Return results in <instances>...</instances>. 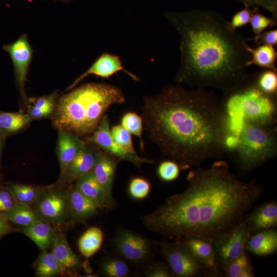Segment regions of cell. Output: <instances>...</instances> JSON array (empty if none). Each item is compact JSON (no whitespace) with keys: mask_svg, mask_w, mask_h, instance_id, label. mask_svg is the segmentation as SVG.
<instances>
[{"mask_svg":"<svg viewBox=\"0 0 277 277\" xmlns=\"http://www.w3.org/2000/svg\"><path fill=\"white\" fill-rule=\"evenodd\" d=\"M7 187L17 203L31 206L36 201L41 187L19 183L9 184Z\"/></svg>","mask_w":277,"mask_h":277,"instance_id":"cell-29","label":"cell"},{"mask_svg":"<svg viewBox=\"0 0 277 277\" xmlns=\"http://www.w3.org/2000/svg\"><path fill=\"white\" fill-rule=\"evenodd\" d=\"M17 203L8 187H0V214H5Z\"/></svg>","mask_w":277,"mask_h":277,"instance_id":"cell-40","label":"cell"},{"mask_svg":"<svg viewBox=\"0 0 277 277\" xmlns=\"http://www.w3.org/2000/svg\"><path fill=\"white\" fill-rule=\"evenodd\" d=\"M254 276V270L251 265L242 270L238 277H253Z\"/></svg>","mask_w":277,"mask_h":277,"instance_id":"cell-45","label":"cell"},{"mask_svg":"<svg viewBox=\"0 0 277 277\" xmlns=\"http://www.w3.org/2000/svg\"><path fill=\"white\" fill-rule=\"evenodd\" d=\"M56 1H60V2H66V3H68V2H72V1L73 0H55Z\"/></svg>","mask_w":277,"mask_h":277,"instance_id":"cell-48","label":"cell"},{"mask_svg":"<svg viewBox=\"0 0 277 277\" xmlns=\"http://www.w3.org/2000/svg\"><path fill=\"white\" fill-rule=\"evenodd\" d=\"M101 150L95 144L85 142V144L67 168L59 182L66 186L73 184L76 180L92 170L96 157Z\"/></svg>","mask_w":277,"mask_h":277,"instance_id":"cell-14","label":"cell"},{"mask_svg":"<svg viewBox=\"0 0 277 277\" xmlns=\"http://www.w3.org/2000/svg\"><path fill=\"white\" fill-rule=\"evenodd\" d=\"M121 71H123L133 80L140 81L138 76L125 69L118 56L107 52L103 53L85 72L73 82L66 90L75 88L81 81L89 75L92 74L102 78H108Z\"/></svg>","mask_w":277,"mask_h":277,"instance_id":"cell-13","label":"cell"},{"mask_svg":"<svg viewBox=\"0 0 277 277\" xmlns=\"http://www.w3.org/2000/svg\"><path fill=\"white\" fill-rule=\"evenodd\" d=\"M86 142L93 143L103 151L120 161H126L132 163L138 168L144 164H151L154 161L139 156L122 148L113 139L110 131V120L104 114L96 129L86 138Z\"/></svg>","mask_w":277,"mask_h":277,"instance_id":"cell-11","label":"cell"},{"mask_svg":"<svg viewBox=\"0 0 277 277\" xmlns=\"http://www.w3.org/2000/svg\"><path fill=\"white\" fill-rule=\"evenodd\" d=\"M180 168L177 163L172 160L162 162L157 167L159 177L165 182H171L176 180L180 173Z\"/></svg>","mask_w":277,"mask_h":277,"instance_id":"cell-38","label":"cell"},{"mask_svg":"<svg viewBox=\"0 0 277 277\" xmlns=\"http://www.w3.org/2000/svg\"><path fill=\"white\" fill-rule=\"evenodd\" d=\"M141 116L152 142L182 170L222 159L227 152L228 118L216 96L206 88L168 85L144 97Z\"/></svg>","mask_w":277,"mask_h":277,"instance_id":"cell-2","label":"cell"},{"mask_svg":"<svg viewBox=\"0 0 277 277\" xmlns=\"http://www.w3.org/2000/svg\"><path fill=\"white\" fill-rule=\"evenodd\" d=\"M232 140L229 151L238 171L250 173L276 156V124L243 122Z\"/></svg>","mask_w":277,"mask_h":277,"instance_id":"cell-5","label":"cell"},{"mask_svg":"<svg viewBox=\"0 0 277 277\" xmlns=\"http://www.w3.org/2000/svg\"><path fill=\"white\" fill-rule=\"evenodd\" d=\"M36 274L39 277L55 276L63 274L62 269L52 253L42 251L35 265Z\"/></svg>","mask_w":277,"mask_h":277,"instance_id":"cell-28","label":"cell"},{"mask_svg":"<svg viewBox=\"0 0 277 277\" xmlns=\"http://www.w3.org/2000/svg\"><path fill=\"white\" fill-rule=\"evenodd\" d=\"M162 256L175 277H215L180 241L164 240L160 243Z\"/></svg>","mask_w":277,"mask_h":277,"instance_id":"cell-8","label":"cell"},{"mask_svg":"<svg viewBox=\"0 0 277 277\" xmlns=\"http://www.w3.org/2000/svg\"><path fill=\"white\" fill-rule=\"evenodd\" d=\"M3 50L8 53L12 62L16 86L21 98L27 101L25 85L31 64L33 50L26 34H22L13 43L5 44Z\"/></svg>","mask_w":277,"mask_h":277,"instance_id":"cell-12","label":"cell"},{"mask_svg":"<svg viewBox=\"0 0 277 277\" xmlns=\"http://www.w3.org/2000/svg\"><path fill=\"white\" fill-rule=\"evenodd\" d=\"M246 251L259 256L272 254L277 250V231L275 229L251 234L246 245Z\"/></svg>","mask_w":277,"mask_h":277,"instance_id":"cell-22","label":"cell"},{"mask_svg":"<svg viewBox=\"0 0 277 277\" xmlns=\"http://www.w3.org/2000/svg\"><path fill=\"white\" fill-rule=\"evenodd\" d=\"M4 214L11 223L21 229L42 219L32 206L20 203H17Z\"/></svg>","mask_w":277,"mask_h":277,"instance_id":"cell-25","label":"cell"},{"mask_svg":"<svg viewBox=\"0 0 277 277\" xmlns=\"http://www.w3.org/2000/svg\"><path fill=\"white\" fill-rule=\"evenodd\" d=\"M253 5L260 6L270 12L276 18L277 0H252Z\"/></svg>","mask_w":277,"mask_h":277,"instance_id":"cell-43","label":"cell"},{"mask_svg":"<svg viewBox=\"0 0 277 277\" xmlns=\"http://www.w3.org/2000/svg\"><path fill=\"white\" fill-rule=\"evenodd\" d=\"M56 153L60 166V177L80 153L85 144L80 136L64 130L58 129Z\"/></svg>","mask_w":277,"mask_h":277,"instance_id":"cell-17","label":"cell"},{"mask_svg":"<svg viewBox=\"0 0 277 277\" xmlns=\"http://www.w3.org/2000/svg\"><path fill=\"white\" fill-rule=\"evenodd\" d=\"M250 235L259 231L275 229L277 226V203L266 202L258 206L243 220Z\"/></svg>","mask_w":277,"mask_h":277,"instance_id":"cell-16","label":"cell"},{"mask_svg":"<svg viewBox=\"0 0 277 277\" xmlns=\"http://www.w3.org/2000/svg\"><path fill=\"white\" fill-rule=\"evenodd\" d=\"M51 253L61 267L63 273L76 271L82 267L81 261L70 248L64 234L57 233L51 247Z\"/></svg>","mask_w":277,"mask_h":277,"instance_id":"cell-20","label":"cell"},{"mask_svg":"<svg viewBox=\"0 0 277 277\" xmlns=\"http://www.w3.org/2000/svg\"><path fill=\"white\" fill-rule=\"evenodd\" d=\"M101 272L106 277H125L128 276L129 270L127 264L122 260L107 258L101 263Z\"/></svg>","mask_w":277,"mask_h":277,"instance_id":"cell-30","label":"cell"},{"mask_svg":"<svg viewBox=\"0 0 277 277\" xmlns=\"http://www.w3.org/2000/svg\"><path fill=\"white\" fill-rule=\"evenodd\" d=\"M103 240V233L101 229L91 227L88 229L80 237L78 246L83 256L89 258L93 255L101 247Z\"/></svg>","mask_w":277,"mask_h":277,"instance_id":"cell-27","label":"cell"},{"mask_svg":"<svg viewBox=\"0 0 277 277\" xmlns=\"http://www.w3.org/2000/svg\"><path fill=\"white\" fill-rule=\"evenodd\" d=\"M119 161L115 157L101 150L92 169L95 177L106 193L110 209L113 208L115 205L112 190L116 169Z\"/></svg>","mask_w":277,"mask_h":277,"instance_id":"cell-15","label":"cell"},{"mask_svg":"<svg viewBox=\"0 0 277 277\" xmlns=\"http://www.w3.org/2000/svg\"><path fill=\"white\" fill-rule=\"evenodd\" d=\"M56 103H52L39 109H36L29 106L28 114L33 120H41L47 118L53 115Z\"/></svg>","mask_w":277,"mask_h":277,"instance_id":"cell-41","label":"cell"},{"mask_svg":"<svg viewBox=\"0 0 277 277\" xmlns=\"http://www.w3.org/2000/svg\"><path fill=\"white\" fill-rule=\"evenodd\" d=\"M59 96L52 115L53 124L80 136L91 134L105 111L125 102L118 87L104 83H90L73 88Z\"/></svg>","mask_w":277,"mask_h":277,"instance_id":"cell-4","label":"cell"},{"mask_svg":"<svg viewBox=\"0 0 277 277\" xmlns=\"http://www.w3.org/2000/svg\"><path fill=\"white\" fill-rule=\"evenodd\" d=\"M175 240L182 242L200 262L214 274L215 277L222 276L217 265L212 241L197 237Z\"/></svg>","mask_w":277,"mask_h":277,"instance_id":"cell-18","label":"cell"},{"mask_svg":"<svg viewBox=\"0 0 277 277\" xmlns=\"http://www.w3.org/2000/svg\"><path fill=\"white\" fill-rule=\"evenodd\" d=\"M180 36L178 84L213 88L227 93L248 78L251 58L245 38L231 30L222 15L210 10L166 12Z\"/></svg>","mask_w":277,"mask_h":277,"instance_id":"cell-3","label":"cell"},{"mask_svg":"<svg viewBox=\"0 0 277 277\" xmlns=\"http://www.w3.org/2000/svg\"><path fill=\"white\" fill-rule=\"evenodd\" d=\"M73 184L101 209H110L106 193L92 170L78 178Z\"/></svg>","mask_w":277,"mask_h":277,"instance_id":"cell-23","label":"cell"},{"mask_svg":"<svg viewBox=\"0 0 277 277\" xmlns=\"http://www.w3.org/2000/svg\"><path fill=\"white\" fill-rule=\"evenodd\" d=\"M120 125L139 138L141 148L143 150L144 147L142 139L144 126L142 116L134 112H126L122 116Z\"/></svg>","mask_w":277,"mask_h":277,"instance_id":"cell-31","label":"cell"},{"mask_svg":"<svg viewBox=\"0 0 277 277\" xmlns=\"http://www.w3.org/2000/svg\"><path fill=\"white\" fill-rule=\"evenodd\" d=\"M247 49L251 54V58L247 64L248 67L252 65H255L262 68L277 71L275 63L277 52L274 48V46L260 45L256 48L253 49L248 45Z\"/></svg>","mask_w":277,"mask_h":277,"instance_id":"cell-26","label":"cell"},{"mask_svg":"<svg viewBox=\"0 0 277 277\" xmlns=\"http://www.w3.org/2000/svg\"><path fill=\"white\" fill-rule=\"evenodd\" d=\"M252 39L258 45L264 44L276 45L277 44V30L263 31L258 36L254 37Z\"/></svg>","mask_w":277,"mask_h":277,"instance_id":"cell-42","label":"cell"},{"mask_svg":"<svg viewBox=\"0 0 277 277\" xmlns=\"http://www.w3.org/2000/svg\"><path fill=\"white\" fill-rule=\"evenodd\" d=\"M32 121L28 113L22 111L0 110V136L6 138L17 134L27 129Z\"/></svg>","mask_w":277,"mask_h":277,"instance_id":"cell-24","label":"cell"},{"mask_svg":"<svg viewBox=\"0 0 277 277\" xmlns=\"http://www.w3.org/2000/svg\"><path fill=\"white\" fill-rule=\"evenodd\" d=\"M249 23L255 34L254 37L258 36L267 28L272 27L276 25L275 18H271L261 14L257 7L254 8Z\"/></svg>","mask_w":277,"mask_h":277,"instance_id":"cell-34","label":"cell"},{"mask_svg":"<svg viewBox=\"0 0 277 277\" xmlns=\"http://www.w3.org/2000/svg\"><path fill=\"white\" fill-rule=\"evenodd\" d=\"M5 139L6 138L0 136V160Z\"/></svg>","mask_w":277,"mask_h":277,"instance_id":"cell-46","label":"cell"},{"mask_svg":"<svg viewBox=\"0 0 277 277\" xmlns=\"http://www.w3.org/2000/svg\"><path fill=\"white\" fill-rule=\"evenodd\" d=\"M150 189L149 182L141 177L132 179L128 186L130 196L136 200H143L146 198L149 194Z\"/></svg>","mask_w":277,"mask_h":277,"instance_id":"cell-36","label":"cell"},{"mask_svg":"<svg viewBox=\"0 0 277 277\" xmlns=\"http://www.w3.org/2000/svg\"><path fill=\"white\" fill-rule=\"evenodd\" d=\"M241 1L244 3V4H247L249 6L253 5L252 0H241Z\"/></svg>","mask_w":277,"mask_h":277,"instance_id":"cell-47","label":"cell"},{"mask_svg":"<svg viewBox=\"0 0 277 277\" xmlns=\"http://www.w3.org/2000/svg\"><path fill=\"white\" fill-rule=\"evenodd\" d=\"M244 9L237 12L232 17L230 22H228L229 28L232 31H236L238 28L242 27L249 23L254 9L251 10L249 5L244 4Z\"/></svg>","mask_w":277,"mask_h":277,"instance_id":"cell-39","label":"cell"},{"mask_svg":"<svg viewBox=\"0 0 277 277\" xmlns=\"http://www.w3.org/2000/svg\"><path fill=\"white\" fill-rule=\"evenodd\" d=\"M68 192L71 222H84L101 209L96 203L84 195L74 184L68 186Z\"/></svg>","mask_w":277,"mask_h":277,"instance_id":"cell-19","label":"cell"},{"mask_svg":"<svg viewBox=\"0 0 277 277\" xmlns=\"http://www.w3.org/2000/svg\"><path fill=\"white\" fill-rule=\"evenodd\" d=\"M143 273L147 277H175L166 262L153 260L143 266Z\"/></svg>","mask_w":277,"mask_h":277,"instance_id":"cell-37","label":"cell"},{"mask_svg":"<svg viewBox=\"0 0 277 277\" xmlns=\"http://www.w3.org/2000/svg\"><path fill=\"white\" fill-rule=\"evenodd\" d=\"M117 254L136 265L144 266L153 260L154 243L147 237L127 229L120 230L114 240Z\"/></svg>","mask_w":277,"mask_h":277,"instance_id":"cell-9","label":"cell"},{"mask_svg":"<svg viewBox=\"0 0 277 277\" xmlns=\"http://www.w3.org/2000/svg\"><path fill=\"white\" fill-rule=\"evenodd\" d=\"M254 80L258 87L264 93L269 95H276V71L268 69L255 76Z\"/></svg>","mask_w":277,"mask_h":277,"instance_id":"cell-32","label":"cell"},{"mask_svg":"<svg viewBox=\"0 0 277 277\" xmlns=\"http://www.w3.org/2000/svg\"><path fill=\"white\" fill-rule=\"evenodd\" d=\"M5 214H0V238L11 232L12 228Z\"/></svg>","mask_w":277,"mask_h":277,"instance_id":"cell-44","label":"cell"},{"mask_svg":"<svg viewBox=\"0 0 277 277\" xmlns=\"http://www.w3.org/2000/svg\"><path fill=\"white\" fill-rule=\"evenodd\" d=\"M251 235L243 221L227 233L213 241L216 261L222 274L226 266L246 251Z\"/></svg>","mask_w":277,"mask_h":277,"instance_id":"cell-10","label":"cell"},{"mask_svg":"<svg viewBox=\"0 0 277 277\" xmlns=\"http://www.w3.org/2000/svg\"><path fill=\"white\" fill-rule=\"evenodd\" d=\"M251 265L250 258L246 250L226 266L223 271V276L238 277L242 270Z\"/></svg>","mask_w":277,"mask_h":277,"instance_id":"cell-35","label":"cell"},{"mask_svg":"<svg viewBox=\"0 0 277 277\" xmlns=\"http://www.w3.org/2000/svg\"><path fill=\"white\" fill-rule=\"evenodd\" d=\"M39 217L53 226H58L70 219L68 187L58 183L41 187L32 205Z\"/></svg>","mask_w":277,"mask_h":277,"instance_id":"cell-7","label":"cell"},{"mask_svg":"<svg viewBox=\"0 0 277 277\" xmlns=\"http://www.w3.org/2000/svg\"><path fill=\"white\" fill-rule=\"evenodd\" d=\"M224 94L221 104L226 113L229 128H238L243 122L276 124V95L264 93L249 78L234 89Z\"/></svg>","mask_w":277,"mask_h":277,"instance_id":"cell-6","label":"cell"},{"mask_svg":"<svg viewBox=\"0 0 277 277\" xmlns=\"http://www.w3.org/2000/svg\"><path fill=\"white\" fill-rule=\"evenodd\" d=\"M188 185L140 217L147 229L166 238H201L213 241L241 222L263 192L254 182L240 180L228 163L191 170Z\"/></svg>","mask_w":277,"mask_h":277,"instance_id":"cell-1","label":"cell"},{"mask_svg":"<svg viewBox=\"0 0 277 277\" xmlns=\"http://www.w3.org/2000/svg\"><path fill=\"white\" fill-rule=\"evenodd\" d=\"M110 131L112 137L122 148L131 153L137 154L129 132L121 125L113 126Z\"/></svg>","mask_w":277,"mask_h":277,"instance_id":"cell-33","label":"cell"},{"mask_svg":"<svg viewBox=\"0 0 277 277\" xmlns=\"http://www.w3.org/2000/svg\"><path fill=\"white\" fill-rule=\"evenodd\" d=\"M22 230L42 251L51 248L57 234L52 224L42 219Z\"/></svg>","mask_w":277,"mask_h":277,"instance_id":"cell-21","label":"cell"}]
</instances>
